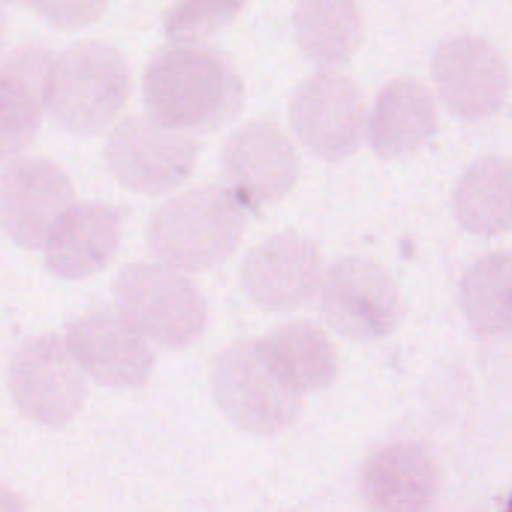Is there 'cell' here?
Returning <instances> with one entry per match:
<instances>
[]
</instances>
